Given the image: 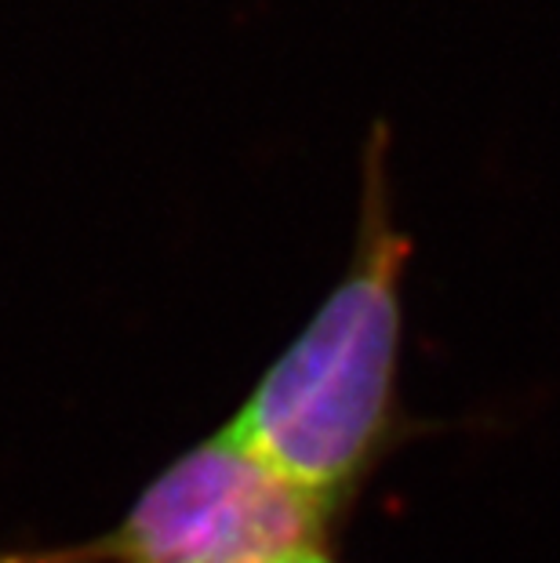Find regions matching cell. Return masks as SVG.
<instances>
[{
  "instance_id": "1",
  "label": "cell",
  "mask_w": 560,
  "mask_h": 563,
  "mask_svg": "<svg viewBox=\"0 0 560 563\" xmlns=\"http://www.w3.org/2000/svg\"><path fill=\"white\" fill-rule=\"evenodd\" d=\"M372 139L361 167L350 266L222 429L342 523L393 448L411 433L400 404L404 269L386 167Z\"/></svg>"
},
{
  "instance_id": "2",
  "label": "cell",
  "mask_w": 560,
  "mask_h": 563,
  "mask_svg": "<svg viewBox=\"0 0 560 563\" xmlns=\"http://www.w3.org/2000/svg\"><path fill=\"white\" fill-rule=\"evenodd\" d=\"M336 520L226 429L186 448L91 542L19 549L0 563H277L328 545Z\"/></svg>"
},
{
  "instance_id": "3",
  "label": "cell",
  "mask_w": 560,
  "mask_h": 563,
  "mask_svg": "<svg viewBox=\"0 0 560 563\" xmlns=\"http://www.w3.org/2000/svg\"><path fill=\"white\" fill-rule=\"evenodd\" d=\"M277 563H336V556H331L328 545H309V549H303V553H292Z\"/></svg>"
}]
</instances>
